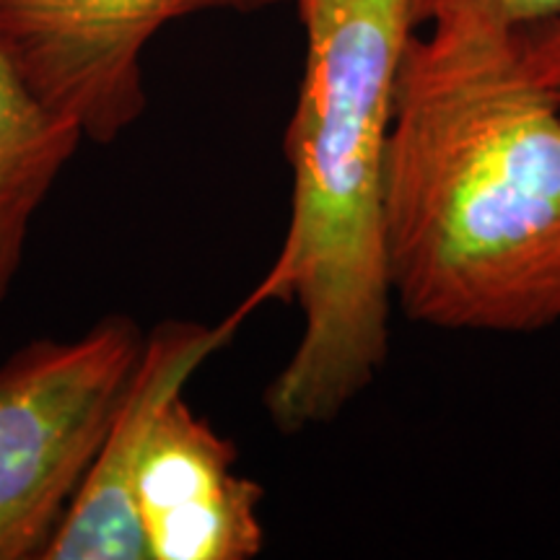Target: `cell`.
Segmentation results:
<instances>
[{"instance_id": "cell-1", "label": "cell", "mask_w": 560, "mask_h": 560, "mask_svg": "<svg viewBox=\"0 0 560 560\" xmlns=\"http://www.w3.org/2000/svg\"><path fill=\"white\" fill-rule=\"evenodd\" d=\"M392 299L412 322L535 332L560 319V102L520 37L412 34L387 145Z\"/></svg>"}, {"instance_id": "cell-2", "label": "cell", "mask_w": 560, "mask_h": 560, "mask_svg": "<svg viewBox=\"0 0 560 560\" xmlns=\"http://www.w3.org/2000/svg\"><path fill=\"white\" fill-rule=\"evenodd\" d=\"M304 79L285 130L291 219L276 262L240 304H296L299 346L265 392L278 431L330 423L387 361V145L410 0H299Z\"/></svg>"}, {"instance_id": "cell-3", "label": "cell", "mask_w": 560, "mask_h": 560, "mask_svg": "<svg viewBox=\"0 0 560 560\" xmlns=\"http://www.w3.org/2000/svg\"><path fill=\"white\" fill-rule=\"evenodd\" d=\"M143 340L117 314L75 340H34L0 366V560L45 556Z\"/></svg>"}, {"instance_id": "cell-4", "label": "cell", "mask_w": 560, "mask_h": 560, "mask_svg": "<svg viewBox=\"0 0 560 560\" xmlns=\"http://www.w3.org/2000/svg\"><path fill=\"white\" fill-rule=\"evenodd\" d=\"M280 0H0V52L45 107L91 143H112L145 112L143 52L170 21L249 13Z\"/></svg>"}, {"instance_id": "cell-5", "label": "cell", "mask_w": 560, "mask_h": 560, "mask_svg": "<svg viewBox=\"0 0 560 560\" xmlns=\"http://www.w3.org/2000/svg\"><path fill=\"white\" fill-rule=\"evenodd\" d=\"M242 322L236 310L215 327L166 319L145 335L100 452L42 560H151L136 506L140 462L166 405Z\"/></svg>"}, {"instance_id": "cell-6", "label": "cell", "mask_w": 560, "mask_h": 560, "mask_svg": "<svg viewBox=\"0 0 560 560\" xmlns=\"http://www.w3.org/2000/svg\"><path fill=\"white\" fill-rule=\"evenodd\" d=\"M236 457L185 397L166 405L136 478L151 560H249L262 550V488L236 475Z\"/></svg>"}, {"instance_id": "cell-7", "label": "cell", "mask_w": 560, "mask_h": 560, "mask_svg": "<svg viewBox=\"0 0 560 560\" xmlns=\"http://www.w3.org/2000/svg\"><path fill=\"white\" fill-rule=\"evenodd\" d=\"M83 132L39 102L0 52V304L24 262L32 219Z\"/></svg>"}, {"instance_id": "cell-8", "label": "cell", "mask_w": 560, "mask_h": 560, "mask_svg": "<svg viewBox=\"0 0 560 560\" xmlns=\"http://www.w3.org/2000/svg\"><path fill=\"white\" fill-rule=\"evenodd\" d=\"M418 26H482L524 34L560 21V0H410Z\"/></svg>"}, {"instance_id": "cell-9", "label": "cell", "mask_w": 560, "mask_h": 560, "mask_svg": "<svg viewBox=\"0 0 560 560\" xmlns=\"http://www.w3.org/2000/svg\"><path fill=\"white\" fill-rule=\"evenodd\" d=\"M516 37H520L524 62L535 73V79L560 102V21L516 34Z\"/></svg>"}]
</instances>
